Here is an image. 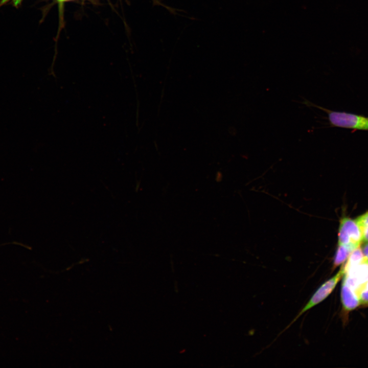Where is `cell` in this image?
<instances>
[{
    "label": "cell",
    "mask_w": 368,
    "mask_h": 368,
    "mask_svg": "<svg viewBox=\"0 0 368 368\" xmlns=\"http://www.w3.org/2000/svg\"><path fill=\"white\" fill-rule=\"evenodd\" d=\"M302 103L307 106L316 107L326 112L328 114L329 123L333 127L368 130V117L352 113L331 110L306 99Z\"/></svg>",
    "instance_id": "cell-1"
},
{
    "label": "cell",
    "mask_w": 368,
    "mask_h": 368,
    "mask_svg": "<svg viewBox=\"0 0 368 368\" xmlns=\"http://www.w3.org/2000/svg\"><path fill=\"white\" fill-rule=\"evenodd\" d=\"M362 241V234L355 220L348 217H342L339 221L338 244L354 250L359 247Z\"/></svg>",
    "instance_id": "cell-2"
},
{
    "label": "cell",
    "mask_w": 368,
    "mask_h": 368,
    "mask_svg": "<svg viewBox=\"0 0 368 368\" xmlns=\"http://www.w3.org/2000/svg\"><path fill=\"white\" fill-rule=\"evenodd\" d=\"M342 267L344 270L343 282L357 295L359 289L368 281V261L364 257L357 264L350 266L344 265Z\"/></svg>",
    "instance_id": "cell-3"
},
{
    "label": "cell",
    "mask_w": 368,
    "mask_h": 368,
    "mask_svg": "<svg viewBox=\"0 0 368 368\" xmlns=\"http://www.w3.org/2000/svg\"><path fill=\"white\" fill-rule=\"evenodd\" d=\"M344 270L342 266L340 269L333 277L325 282L312 295L307 303L300 311L297 316L291 322L292 324L305 312L312 309L324 301L332 292L340 279L343 277Z\"/></svg>",
    "instance_id": "cell-4"
},
{
    "label": "cell",
    "mask_w": 368,
    "mask_h": 368,
    "mask_svg": "<svg viewBox=\"0 0 368 368\" xmlns=\"http://www.w3.org/2000/svg\"><path fill=\"white\" fill-rule=\"evenodd\" d=\"M340 295L342 306L346 311L353 310L360 305L356 292L343 282L341 285Z\"/></svg>",
    "instance_id": "cell-5"
},
{
    "label": "cell",
    "mask_w": 368,
    "mask_h": 368,
    "mask_svg": "<svg viewBox=\"0 0 368 368\" xmlns=\"http://www.w3.org/2000/svg\"><path fill=\"white\" fill-rule=\"evenodd\" d=\"M352 251L353 250L347 246L338 244L333 260V267L335 268L345 262Z\"/></svg>",
    "instance_id": "cell-6"
},
{
    "label": "cell",
    "mask_w": 368,
    "mask_h": 368,
    "mask_svg": "<svg viewBox=\"0 0 368 368\" xmlns=\"http://www.w3.org/2000/svg\"><path fill=\"white\" fill-rule=\"evenodd\" d=\"M355 221L360 229L363 241L368 242V212L358 216Z\"/></svg>",
    "instance_id": "cell-7"
},
{
    "label": "cell",
    "mask_w": 368,
    "mask_h": 368,
    "mask_svg": "<svg viewBox=\"0 0 368 368\" xmlns=\"http://www.w3.org/2000/svg\"><path fill=\"white\" fill-rule=\"evenodd\" d=\"M360 305L368 306V281L359 289L357 292Z\"/></svg>",
    "instance_id": "cell-8"
},
{
    "label": "cell",
    "mask_w": 368,
    "mask_h": 368,
    "mask_svg": "<svg viewBox=\"0 0 368 368\" xmlns=\"http://www.w3.org/2000/svg\"><path fill=\"white\" fill-rule=\"evenodd\" d=\"M22 0H2L0 2V6H1L5 4L8 2L12 1L13 2V5L15 7H17L18 5H19Z\"/></svg>",
    "instance_id": "cell-9"
},
{
    "label": "cell",
    "mask_w": 368,
    "mask_h": 368,
    "mask_svg": "<svg viewBox=\"0 0 368 368\" xmlns=\"http://www.w3.org/2000/svg\"><path fill=\"white\" fill-rule=\"evenodd\" d=\"M361 250L364 258L368 261V242H365Z\"/></svg>",
    "instance_id": "cell-10"
},
{
    "label": "cell",
    "mask_w": 368,
    "mask_h": 368,
    "mask_svg": "<svg viewBox=\"0 0 368 368\" xmlns=\"http://www.w3.org/2000/svg\"><path fill=\"white\" fill-rule=\"evenodd\" d=\"M67 1H70V0H58V1L60 3H62L63 2Z\"/></svg>",
    "instance_id": "cell-11"
}]
</instances>
